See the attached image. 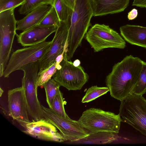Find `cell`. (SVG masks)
<instances>
[{
    "instance_id": "cell-1",
    "label": "cell",
    "mask_w": 146,
    "mask_h": 146,
    "mask_svg": "<svg viewBox=\"0 0 146 146\" xmlns=\"http://www.w3.org/2000/svg\"><path fill=\"white\" fill-rule=\"evenodd\" d=\"M143 61L130 55L113 66L106 79L111 97L121 101L132 94L140 74Z\"/></svg>"
},
{
    "instance_id": "cell-2",
    "label": "cell",
    "mask_w": 146,
    "mask_h": 146,
    "mask_svg": "<svg viewBox=\"0 0 146 146\" xmlns=\"http://www.w3.org/2000/svg\"><path fill=\"white\" fill-rule=\"evenodd\" d=\"M93 11L90 0H76L67 40V60L73 57L91 25Z\"/></svg>"
},
{
    "instance_id": "cell-3",
    "label": "cell",
    "mask_w": 146,
    "mask_h": 146,
    "mask_svg": "<svg viewBox=\"0 0 146 146\" xmlns=\"http://www.w3.org/2000/svg\"><path fill=\"white\" fill-rule=\"evenodd\" d=\"M78 121L89 133L108 131L117 133L123 121L119 114L95 108L84 111Z\"/></svg>"
},
{
    "instance_id": "cell-4",
    "label": "cell",
    "mask_w": 146,
    "mask_h": 146,
    "mask_svg": "<svg viewBox=\"0 0 146 146\" xmlns=\"http://www.w3.org/2000/svg\"><path fill=\"white\" fill-rule=\"evenodd\" d=\"M23 72L22 86L29 114L32 120H38L44 117L42 105L37 97V75L39 70L38 61L31 62L22 67Z\"/></svg>"
},
{
    "instance_id": "cell-5",
    "label": "cell",
    "mask_w": 146,
    "mask_h": 146,
    "mask_svg": "<svg viewBox=\"0 0 146 146\" xmlns=\"http://www.w3.org/2000/svg\"><path fill=\"white\" fill-rule=\"evenodd\" d=\"M120 102L119 114L123 121L146 136V100L132 94Z\"/></svg>"
},
{
    "instance_id": "cell-6",
    "label": "cell",
    "mask_w": 146,
    "mask_h": 146,
    "mask_svg": "<svg viewBox=\"0 0 146 146\" xmlns=\"http://www.w3.org/2000/svg\"><path fill=\"white\" fill-rule=\"evenodd\" d=\"M15 8L0 12V76H3L9 60L15 36L16 35L17 21Z\"/></svg>"
},
{
    "instance_id": "cell-7",
    "label": "cell",
    "mask_w": 146,
    "mask_h": 146,
    "mask_svg": "<svg viewBox=\"0 0 146 146\" xmlns=\"http://www.w3.org/2000/svg\"><path fill=\"white\" fill-rule=\"evenodd\" d=\"M85 39L97 52L106 48L123 49L126 46L124 40L109 26L96 24L87 32Z\"/></svg>"
},
{
    "instance_id": "cell-8",
    "label": "cell",
    "mask_w": 146,
    "mask_h": 146,
    "mask_svg": "<svg viewBox=\"0 0 146 146\" xmlns=\"http://www.w3.org/2000/svg\"><path fill=\"white\" fill-rule=\"evenodd\" d=\"M51 41H46L39 44L17 50L11 54L4 72L3 76L8 78L12 72L20 70L23 66L39 61L48 49Z\"/></svg>"
},
{
    "instance_id": "cell-9",
    "label": "cell",
    "mask_w": 146,
    "mask_h": 146,
    "mask_svg": "<svg viewBox=\"0 0 146 146\" xmlns=\"http://www.w3.org/2000/svg\"><path fill=\"white\" fill-rule=\"evenodd\" d=\"M52 77L60 86L68 90H80L89 79L88 75L81 66H75L72 62L64 58L57 65Z\"/></svg>"
},
{
    "instance_id": "cell-10",
    "label": "cell",
    "mask_w": 146,
    "mask_h": 146,
    "mask_svg": "<svg viewBox=\"0 0 146 146\" xmlns=\"http://www.w3.org/2000/svg\"><path fill=\"white\" fill-rule=\"evenodd\" d=\"M44 117L55 126L62 134L66 141H73L81 139L89 135L78 121L69 117H63L50 108L42 105Z\"/></svg>"
},
{
    "instance_id": "cell-11",
    "label": "cell",
    "mask_w": 146,
    "mask_h": 146,
    "mask_svg": "<svg viewBox=\"0 0 146 146\" xmlns=\"http://www.w3.org/2000/svg\"><path fill=\"white\" fill-rule=\"evenodd\" d=\"M71 17L66 21H60L50 46L42 58L38 61L40 72L52 64L60 55L67 52V42Z\"/></svg>"
},
{
    "instance_id": "cell-12",
    "label": "cell",
    "mask_w": 146,
    "mask_h": 146,
    "mask_svg": "<svg viewBox=\"0 0 146 146\" xmlns=\"http://www.w3.org/2000/svg\"><path fill=\"white\" fill-rule=\"evenodd\" d=\"M17 122L23 128L24 133L36 138L57 142L66 141L57 128L44 117L37 121Z\"/></svg>"
},
{
    "instance_id": "cell-13",
    "label": "cell",
    "mask_w": 146,
    "mask_h": 146,
    "mask_svg": "<svg viewBox=\"0 0 146 146\" xmlns=\"http://www.w3.org/2000/svg\"><path fill=\"white\" fill-rule=\"evenodd\" d=\"M8 108L10 116L17 122H29L24 89L21 86L8 92Z\"/></svg>"
},
{
    "instance_id": "cell-14",
    "label": "cell",
    "mask_w": 146,
    "mask_h": 146,
    "mask_svg": "<svg viewBox=\"0 0 146 146\" xmlns=\"http://www.w3.org/2000/svg\"><path fill=\"white\" fill-rule=\"evenodd\" d=\"M57 27L52 26H36L16 35L17 41L26 47L35 45L45 41L50 35L55 32Z\"/></svg>"
},
{
    "instance_id": "cell-15",
    "label": "cell",
    "mask_w": 146,
    "mask_h": 146,
    "mask_svg": "<svg viewBox=\"0 0 146 146\" xmlns=\"http://www.w3.org/2000/svg\"><path fill=\"white\" fill-rule=\"evenodd\" d=\"M93 16L111 14L123 11L128 6L129 0H90Z\"/></svg>"
},
{
    "instance_id": "cell-16",
    "label": "cell",
    "mask_w": 146,
    "mask_h": 146,
    "mask_svg": "<svg viewBox=\"0 0 146 146\" xmlns=\"http://www.w3.org/2000/svg\"><path fill=\"white\" fill-rule=\"evenodd\" d=\"M52 6L49 4L41 5L17 21L16 30L24 31L38 25L49 12Z\"/></svg>"
},
{
    "instance_id": "cell-17",
    "label": "cell",
    "mask_w": 146,
    "mask_h": 146,
    "mask_svg": "<svg viewBox=\"0 0 146 146\" xmlns=\"http://www.w3.org/2000/svg\"><path fill=\"white\" fill-rule=\"evenodd\" d=\"M120 34L130 44L146 48V27L126 25L120 27Z\"/></svg>"
},
{
    "instance_id": "cell-18",
    "label": "cell",
    "mask_w": 146,
    "mask_h": 146,
    "mask_svg": "<svg viewBox=\"0 0 146 146\" xmlns=\"http://www.w3.org/2000/svg\"><path fill=\"white\" fill-rule=\"evenodd\" d=\"M118 133L108 131L89 133L86 137L73 141H68L71 144H104L111 143L119 138Z\"/></svg>"
},
{
    "instance_id": "cell-19",
    "label": "cell",
    "mask_w": 146,
    "mask_h": 146,
    "mask_svg": "<svg viewBox=\"0 0 146 146\" xmlns=\"http://www.w3.org/2000/svg\"><path fill=\"white\" fill-rule=\"evenodd\" d=\"M52 5L54 8L60 21H65L72 16L73 10L63 0H53Z\"/></svg>"
},
{
    "instance_id": "cell-20",
    "label": "cell",
    "mask_w": 146,
    "mask_h": 146,
    "mask_svg": "<svg viewBox=\"0 0 146 146\" xmlns=\"http://www.w3.org/2000/svg\"><path fill=\"white\" fill-rule=\"evenodd\" d=\"M44 88L46 94V101L51 108L54 100L60 86L53 78H51L42 86Z\"/></svg>"
},
{
    "instance_id": "cell-21",
    "label": "cell",
    "mask_w": 146,
    "mask_h": 146,
    "mask_svg": "<svg viewBox=\"0 0 146 146\" xmlns=\"http://www.w3.org/2000/svg\"><path fill=\"white\" fill-rule=\"evenodd\" d=\"M53 0H25L18 10L20 14L26 15L36 8L42 5H52Z\"/></svg>"
},
{
    "instance_id": "cell-22",
    "label": "cell",
    "mask_w": 146,
    "mask_h": 146,
    "mask_svg": "<svg viewBox=\"0 0 146 146\" xmlns=\"http://www.w3.org/2000/svg\"><path fill=\"white\" fill-rule=\"evenodd\" d=\"M108 91L109 89L107 87H99L97 86H92L87 90L82 99L81 102L82 103L89 102L106 94Z\"/></svg>"
},
{
    "instance_id": "cell-23",
    "label": "cell",
    "mask_w": 146,
    "mask_h": 146,
    "mask_svg": "<svg viewBox=\"0 0 146 146\" xmlns=\"http://www.w3.org/2000/svg\"><path fill=\"white\" fill-rule=\"evenodd\" d=\"M146 93V62L143 65L139 78L133 89L132 94L143 96Z\"/></svg>"
},
{
    "instance_id": "cell-24",
    "label": "cell",
    "mask_w": 146,
    "mask_h": 146,
    "mask_svg": "<svg viewBox=\"0 0 146 146\" xmlns=\"http://www.w3.org/2000/svg\"><path fill=\"white\" fill-rule=\"evenodd\" d=\"M59 63L56 61L52 64L40 72L37 75V84L38 86L43 85L49 80L55 73L57 70V66Z\"/></svg>"
},
{
    "instance_id": "cell-25",
    "label": "cell",
    "mask_w": 146,
    "mask_h": 146,
    "mask_svg": "<svg viewBox=\"0 0 146 146\" xmlns=\"http://www.w3.org/2000/svg\"><path fill=\"white\" fill-rule=\"evenodd\" d=\"M66 103L64 100L63 93L59 90L54 100L50 109L61 116L66 118L68 116L64 108V105Z\"/></svg>"
},
{
    "instance_id": "cell-26",
    "label": "cell",
    "mask_w": 146,
    "mask_h": 146,
    "mask_svg": "<svg viewBox=\"0 0 146 146\" xmlns=\"http://www.w3.org/2000/svg\"><path fill=\"white\" fill-rule=\"evenodd\" d=\"M60 21L56 11L53 6L48 13L38 25L42 26H55L57 28Z\"/></svg>"
},
{
    "instance_id": "cell-27",
    "label": "cell",
    "mask_w": 146,
    "mask_h": 146,
    "mask_svg": "<svg viewBox=\"0 0 146 146\" xmlns=\"http://www.w3.org/2000/svg\"><path fill=\"white\" fill-rule=\"evenodd\" d=\"M25 0H0V12L21 6Z\"/></svg>"
},
{
    "instance_id": "cell-28",
    "label": "cell",
    "mask_w": 146,
    "mask_h": 146,
    "mask_svg": "<svg viewBox=\"0 0 146 146\" xmlns=\"http://www.w3.org/2000/svg\"><path fill=\"white\" fill-rule=\"evenodd\" d=\"M132 5L146 8V0H133Z\"/></svg>"
},
{
    "instance_id": "cell-29",
    "label": "cell",
    "mask_w": 146,
    "mask_h": 146,
    "mask_svg": "<svg viewBox=\"0 0 146 146\" xmlns=\"http://www.w3.org/2000/svg\"><path fill=\"white\" fill-rule=\"evenodd\" d=\"M138 11L137 9L134 8L132 9L128 13L127 17L129 20H133L137 17Z\"/></svg>"
},
{
    "instance_id": "cell-30",
    "label": "cell",
    "mask_w": 146,
    "mask_h": 146,
    "mask_svg": "<svg viewBox=\"0 0 146 146\" xmlns=\"http://www.w3.org/2000/svg\"><path fill=\"white\" fill-rule=\"evenodd\" d=\"M64 3L73 10L76 0H63Z\"/></svg>"
},
{
    "instance_id": "cell-31",
    "label": "cell",
    "mask_w": 146,
    "mask_h": 146,
    "mask_svg": "<svg viewBox=\"0 0 146 146\" xmlns=\"http://www.w3.org/2000/svg\"><path fill=\"white\" fill-rule=\"evenodd\" d=\"M73 64L75 66H78L80 65V62L79 60L77 59L74 62Z\"/></svg>"
},
{
    "instance_id": "cell-32",
    "label": "cell",
    "mask_w": 146,
    "mask_h": 146,
    "mask_svg": "<svg viewBox=\"0 0 146 146\" xmlns=\"http://www.w3.org/2000/svg\"><path fill=\"white\" fill-rule=\"evenodd\" d=\"M4 92L3 90H2V89L0 88V96L1 97L3 93Z\"/></svg>"
}]
</instances>
